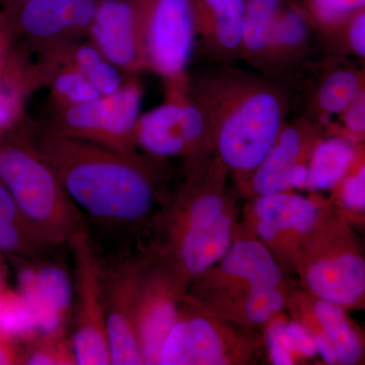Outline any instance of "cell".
<instances>
[{
	"mask_svg": "<svg viewBox=\"0 0 365 365\" xmlns=\"http://www.w3.org/2000/svg\"><path fill=\"white\" fill-rule=\"evenodd\" d=\"M34 141L86 220L113 234L151 230L165 197L160 188L165 160L56 135L35 122Z\"/></svg>",
	"mask_w": 365,
	"mask_h": 365,
	"instance_id": "cell-1",
	"label": "cell"
},
{
	"mask_svg": "<svg viewBox=\"0 0 365 365\" xmlns=\"http://www.w3.org/2000/svg\"><path fill=\"white\" fill-rule=\"evenodd\" d=\"M189 73L188 93L207 122L213 158L242 190L288 121V83L234 64Z\"/></svg>",
	"mask_w": 365,
	"mask_h": 365,
	"instance_id": "cell-2",
	"label": "cell"
},
{
	"mask_svg": "<svg viewBox=\"0 0 365 365\" xmlns=\"http://www.w3.org/2000/svg\"><path fill=\"white\" fill-rule=\"evenodd\" d=\"M185 181L165 194L150 232L148 249L165 266L182 294L227 253L237 232L234 200L227 170L208 155L184 163Z\"/></svg>",
	"mask_w": 365,
	"mask_h": 365,
	"instance_id": "cell-3",
	"label": "cell"
},
{
	"mask_svg": "<svg viewBox=\"0 0 365 365\" xmlns=\"http://www.w3.org/2000/svg\"><path fill=\"white\" fill-rule=\"evenodd\" d=\"M0 178L34 232L51 246H66L71 235L86 225L56 172L38 150L30 117L0 138Z\"/></svg>",
	"mask_w": 365,
	"mask_h": 365,
	"instance_id": "cell-4",
	"label": "cell"
},
{
	"mask_svg": "<svg viewBox=\"0 0 365 365\" xmlns=\"http://www.w3.org/2000/svg\"><path fill=\"white\" fill-rule=\"evenodd\" d=\"M287 285L285 271L270 250L239 227L227 253L188 288L185 299L208 313L239 324L242 307L255 290Z\"/></svg>",
	"mask_w": 365,
	"mask_h": 365,
	"instance_id": "cell-5",
	"label": "cell"
},
{
	"mask_svg": "<svg viewBox=\"0 0 365 365\" xmlns=\"http://www.w3.org/2000/svg\"><path fill=\"white\" fill-rule=\"evenodd\" d=\"M294 269L307 294L343 309L364 304V257L342 218H329L300 253Z\"/></svg>",
	"mask_w": 365,
	"mask_h": 365,
	"instance_id": "cell-6",
	"label": "cell"
},
{
	"mask_svg": "<svg viewBox=\"0 0 365 365\" xmlns=\"http://www.w3.org/2000/svg\"><path fill=\"white\" fill-rule=\"evenodd\" d=\"M259 345L251 329L208 313L182 297L158 364H248L256 359Z\"/></svg>",
	"mask_w": 365,
	"mask_h": 365,
	"instance_id": "cell-7",
	"label": "cell"
},
{
	"mask_svg": "<svg viewBox=\"0 0 365 365\" xmlns=\"http://www.w3.org/2000/svg\"><path fill=\"white\" fill-rule=\"evenodd\" d=\"M143 93L140 76L131 74L115 93L100 96L86 104L51 111L44 122L37 125L56 135L90 141L124 155H139L134 131L141 115Z\"/></svg>",
	"mask_w": 365,
	"mask_h": 365,
	"instance_id": "cell-8",
	"label": "cell"
},
{
	"mask_svg": "<svg viewBox=\"0 0 365 365\" xmlns=\"http://www.w3.org/2000/svg\"><path fill=\"white\" fill-rule=\"evenodd\" d=\"M165 101L141 114L134 140L137 150L155 160L189 163L213 155L207 122L188 93V81L165 85Z\"/></svg>",
	"mask_w": 365,
	"mask_h": 365,
	"instance_id": "cell-9",
	"label": "cell"
},
{
	"mask_svg": "<svg viewBox=\"0 0 365 365\" xmlns=\"http://www.w3.org/2000/svg\"><path fill=\"white\" fill-rule=\"evenodd\" d=\"M332 215L318 199L287 191L254 197L245 216L250 234L287 271L295 268L300 253Z\"/></svg>",
	"mask_w": 365,
	"mask_h": 365,
	"instance_id": "cell-10",
	"label": "cell"
},
{
	"mask_svg": "<svg viewBox=\"0 0 365 365\" xmlns=\"http://www.w3.org/2000/svg\"><path fill=\"white\" fill-rule=\"evenodd\" d=\"M73 260L74 326L72 344L78 365H110L109 340L100 260L88 223L66 244Z\"/></svg>",
	"mask_w": 365,
	"mask_h": 365,
	"instance_id": "cell-11",
	"label": "cell"
},
{
	"mask_svg": "<svg viewBox=\"0 0 365 365\" xmlns=\"http://www.w3.org/2000/svg\"><path fill=\"white\" fill-rule=\"evenodd\" d=\"M148 71L165 85L188 81L196 45L192 0H134Z\"/></svg>",
	"mask_w": 365,
	"mask_h": 365,
	"instance_id": "cell-12",
	"label": "cell"
},
{
	"mask_svg": "<svg viewBox=\"0 0 365 365\" xmlns=\"http://www.w3.org/2000/svg\"><path fill=\"white\" fill-rule=\"evenodd\" d=\"M148 259V250L140 254L120 251L109 257L98 255L112 364H143L137 339L136 311Z\"/></svg>",
	"mask_w": 365,
	"mask_h": 365,
	"instance_id": "cell-13",
	"label": "cell"
},
{
	"mask_svg": "<svg viewBox=\"0 0 365 365\" xmlns=\"http://www.w3.org/2000/svg\"><path fill=\"white\" fill-rule=\"evenodd\" d=\"M103 0H26L4 7L21 47L30 54L66 41L86 39Z\"/></svg>",
	"mask_w": 365,
	"mask_h": 365,
	"instance_id": "cell-14",
	"label": "cell"
},
{
	"mask_svg": "<svg viewBox=\"0 0 365 365\" xmlns=\"http://www.w3.org/2000/svg\"><path fill=\"white\" fill-rule=\"evenodd\" d=\"M148 253L137 302L136 333L143 364H158L184 294L165 266Z\"/></svg>",
	"mask_w": 365,
	"mask_h": 365,
	"instance_id": "cell-15",
	"label": "cell"
},
{
	"mask_svg": "<svg viewBox=\"0 0 365 365\" xmlns=\"http://www.w3.org/2000/svg\"><path fill=\"white\" fill-rule=\"evenodd\" d=\"M52 252L35 259L9 258L18 273L19 292L42 332L66 330L73 302V281L62 264L49 260Z\"/></svg>",
	"mask_w": 365,
	"mask_h": 365,
	"instance_id": "cell-16",
	"label": "cell"
},
{
	"mask_svg": "<svg viewBox=\"0 0 365 365\" xmlns=\"http://www.w3.org/2000/svg\"><path fill=\"white\" fill-rule=\"evenodd\" d=\"M323 126L304 114L288 120L242 191L253 197L292 191L290 178L300 165H309L314 146L325 134Z\"/></svg>",
	"mask_w": 365,
	"mask_h": 365,
	"instance_id": "cell-17",
	"label": "cell"
},
{
	"mask_svg": "<svg viewBox=\"0 0 365 365\" xmlns=\"http://www.w3.org/2000/svg\"><path fill=\"white\" fill-rule=\"evenodd\" d=\"M86 40L126 76L148 71L134 0H103Z\"/></svg>",
	"mask_w": 365,
	"mask_h": 365,
	"instance_id": "cell-18",
	"label": "cell"
},
{
	"mask_svg": "<svg viewBox=\"0 0 365 365\" xmlns=\"http://www.w3.org/2000/svg\"><path fill=\"white\" fill-rule=\"evenodd\" d=\"M196 41L218 64L240 59L246 0H192Z\"/></svg>",
	"mask_w": 365,
	"mask_h": 365,
	"instance_id": "cell-19",
	"label": "cell"
},
{
	"mask_svg": "<svg viewBox=\"0 0 365 365\" xmlns=\"http://www.w3.org/2000/svg\"><path fill=\"white\" fill-rule=\"evenodd\" d=\"M287 307L294 319L304 324L309 330L319 331L325 336L332 346L336 364H359L364 355V343L346 316L345 309L307 292L290 294Z\"/></svg>",
	"mask_w": 365,
	"mask_h": 365,
	"instance_id": "cell-20",
	"label": "cell"
},
{
	"mask_svg": "<svg viewBox=\"0 0 365 365\" xmlns=\"http://www.w3.org/2000/svg\"><path fill=\"white\" fill-rule=\"evenodd\" d=\"M314 76L304 115L321 123L339 116L365 93L364 68L355 66L347 57L330 55L321 62Z\"/></svg>",
	"mask_w": 365,
	"mask_h": 365,
	"instance_id": "cell-21",
	"label": "cell"
},
{
	"mask_svg": "<svg viewBox=\"0 0 365 365\" xmlns=\"http://www.w3.org/2000/svg\"><path fill=\"white\" fill-rule=\"evenodd\" d=\"M49 67L32 59L20 42L11 14L0 7V93H18L30 98L47 88Z\"/></svg>",
	"mask_w": 365,
	"mask_h": 365,
	"instance_id": "cell-22",
	"label": "cell"
},
{
	"mask_svg": "<svg viewBox=\"0 0 365 365\" xmlns=\"http://www.w3.org/2000/svg\"><path fill=\"white\" fill-rule=\"evenodd\" d=\"M314 26L306 11L282 6L274 30L272 60L275 78L288 83L304 67L313 46Z\"/></svg>",
	"mask_w": 365,
	"mask_h": 365,
	"instance_id": "cell-23",
	"label": "cell"
},
{
	"mask_svg": "<svg viewBox=\"0 0 365 365\" xmlns=\"http://www.w3.org/2000/svg\"><path fill=\"white\" fill-rule=\"evenodd\" d=\"M36 59L53 66L73 67L96 86L101 95H110L119 90L127 76L86 39L49 46L40 50Z\"/></svg>",
	"mask_w": 365,
	"mask_h": 365,
	"instance_id": "cell-24",
	"label": "cell"
},
{
	"mask_svg": "<svg viewBox=\"0 0 365 365\" xmlns=\"http://www.w3.org/2000/svg\"><path fill=\"white\" fill-rule=\"evenodd\" d=\"M282 6V0H246L242 21L240 59L273 78L274 30Z\"/></svg>",
	"mask_w": 365,
	"mask_h": 365,
	"instance_id": "cell-25",
	"label": "cell"
},
{
	"mask_svg": "<svg viewBox=\"0 0 365 365\" xmlns=\"http://www.w3.org/2000/svg\"><path fill=\"white\" fill-rule=\"evenodd\" d=\"M362 158L364 150L361 143L341 132L324 134L309 157L307 189L313 192L332 191Z\"/></svg>",
	"mask_w": 365,
	"mask_h": 365,
	"instance_id": "cell-26",
	"label": "cell"
},
{
	"mask_svg": "<svg viewBox=\"0 0 365 365\" xmlns=\"http://www.w3.org/2000/svg\"><path fill=\"white\" fill-rule=\"evenodd\" d=\"M47 64L51 67L47 85L51 111L86 104L102 96L96 86L73 67Z\"/></svg>",
	"mask_w": 365,
	"mask_h": 365,
	"instance_id": "cell-27",
	"label": "cell"
},
{
	"mask_svg": "<svg viewBox=\"0 0 365 365\" xmlns=\"http://www.w3.org/2000/svg\"><path fill=\"white\" fill-rule=\"evenodd\" d=\"M23 364L78 365L71 335L66 330L34 334L21 342Z\"/></svg>",
	"mask_w": 365,
	"mask_h": 365,
	"instance_id": "cell-28",
	"label": "cell"
},
{
	"mask_svg": "<svg viewBox=\"0 0 365 365\" xmlns=\"http://www.w3.org/2000/svg\"><path fill=\"white\" fill-rule=\"evenodd\" d=\"M39 331L32 309L19 290L0 292V335L23 342Z\"/></svg>",
	"mask_w": 365,
	"mask_h": 365,
	"instance_id": "cell-29",
	"label": "cell"
},
{
	"mask_svg": "<svg viewBox=\"0 0 365 365\" xmlns=\"http://www.w3.org/2000/svg\"><path fill=\"white\" fill-rule=\"evenodd\" d=\"M56 249L18 223L0 218V254L4 256L35 259Z\"/></svg>",
	"mask_w": 365,
	"mask_h": 365,
	"instance_id": "cell-30",
	"label": "cell"
},
{
	"mask_svg": "<svg viewBox=\"0 0 365 365\" xmlns=\"http://www.w3.org/2000/svg\"><path fill=\"white\" fill-rule=\"evenodd\" d=\"M364 6L365 0H309L307 14L317 34L326 37Z\"/></svg>",
	"mask_w": 365,
	"mask_h": 365,
	"instance_id": "cell-31",
	"label": "cell"
},
{
	"mask_svg": "<svg viewBox=\"0 0 365 365\" xmlns=\"http://www.w3.org/2000/svg\"><path fill=\"white\" fill-rule=\"evenodd\" d=\"M336 56L365 58V11L353 13L334 32L323 38Z\"/></svg>",
	"mask_w": 365,
	"mask_h": 365,
	"instance_id": "cell-32",
	"label": "cell"
},
{
	"mask_svg": "<svg viewBox=\"0 0 365 365\" xmlns=\"http://www.w3.org/2000/svg\"><path fill=\"white\" fill-rule=\"evenodd\" d=\"M337 203L349 215H364L365 210V163L362 158L332 190Z\"/></svg>",
	"mask_w": 365,
	"mask_h": 365,
	"instance_id": "cell-33",
	"label": "cell"
},
{
	"mask_svg": "<svg viewBox=\"0 0 365 365\" xmlns=\"http://www.w3.org/2000/svg\"><path fill=\"white\" fill-rule=\"evenodd\" d=\"M18 93H0V138L28 118L26 101Z\"/></svg>",
	"mask_w": 365,
	"mask_h": 365,
	"instance_id": "cell-34",
	"label": "cell"
},
{
	"mask_svg": "<svg viewBox=\"0 0 365 365\" xmlns=\"http://www.w3.org/2000/svg\"><path fill=\"white\" fill-rule=\"evenodd\" d=\"M285 334L295 362L314 359L318 355L316 344L311 332L300 322H285Z\"/></svg>",
	"mask_w": 365,
	"mask_h": 365,
	"instance_id": "cell-35",
	"label": "cell"
},
{
	"mask_svg": "<svg viewBox=\"0 0 365 365\" xmlns=\"http://www.w3.org/2000/svg\"><path fill=\"white\" fill-rule=\"evenodd\" d=\"M338 117L340 118L341 126L336 130L361 143L365 134V93Z\"/></svg>",
	"mask_w": 365,
	"mask_h": 365,
	"instance_id": "cell-36",
	"label": "cell"
},
{
	"mask_svg": "<svg viewBox=\"0 0 365 365\" xmlns=\"http://www.w3.org/2000/svg\"><path fill=\"white\" fill-rule=\"evenodd\" d=\"M0 218L18 223V225H21V227L37 235L34 232L33 228L31 227L29 222H26L24 215H21L18 204H16V200H14L6 185L2 181L1 178H0ZM38 237H39V235H38Z\"/></svg>",
	"mask_w": 365,
	"mask_h": 365,
	"instance_id": "cell-37",
	"label": "cell"
},
{
	"mask_svg": "<svg viewBox=\"0 0 365 365\" xmlns=\"http://www.w3.org/2000/svg\"><path fill=\"white\" fill-rule=\"evenodd\" d=\"M21 343L0 335V365L23 364Z\"/></svg>",
	"mask_w": 365,
	"mask_h": 365,
	"instance_id": "cell-38",
	"label": "cell"
},
{
	"mask_svg": "<svg viewBox=\"0 0 365 365\" xmlns=\"http://www.w3.org/2000/svg\"><path fill=\"white\" fill-rule=\"evenodd\" d=\"M7 266L4 262V255L0 254V292L6 288Z\"/></svg>",
	"mask_w": 365,
	"mask_h": 365,
	"instance_id": "cell-39",
	"label": "cell"
},
{
	"mask_svg": "<svg viewBox=\"0 0 365 365\" xmlns=\"http://www.w3.org/2000/svg\"><path fill=\"white\" fill-rule=\"evenodd\" d=\"M24 1L26 0H0V7H11Z\"/></svg>",
	"mask_w": 365,
	"mask_h": 365,
	"instance_id": "cell-40",
	"label": "cell"
}]
</instances>
